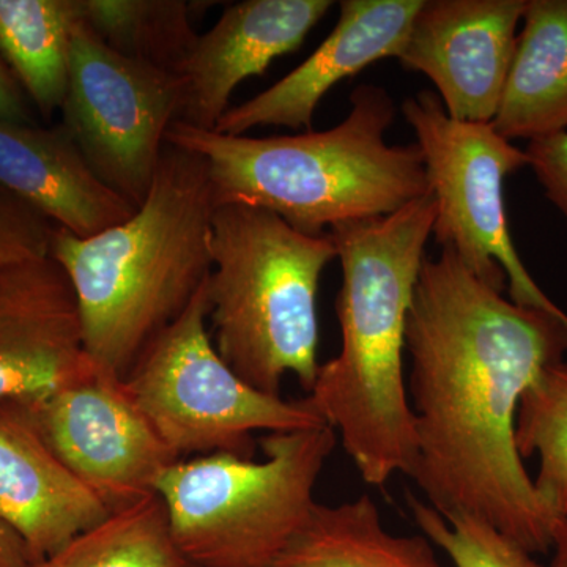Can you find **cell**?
Segmentation results:
<instances>
[{"mask_svg":"<svg viewBox=\"0 0 567 567\" xmlns=\"http://www.w3.org/2000/svg\"><path fill=\"white\" fill-rule=\"evenodd\" d=\"M274 567H446L425 536L388 532L369 494L315 507Z\"/></svg>","mask_w":567,"mask_h":567,"instance_id":"ac0fdd59","label":"cell"},{"mask_svg":"<svg viewBox=\"0 0 567 567\" xmlns=\"http://www.w3.org/2000/svg\"><path fill=\"white\" fill-rule=\"evenodd\" d=\"M516 445L522 458L537 456L533 480L540 503L555 522L567 518V364H550L525 391L518 405Z\"/></svg>","mask_w":567,"mask_h":567,"instance_id":"7402d4cb","label":"cell"},{"mask_svg":"<svg viewBox=\"0 0 567 567\" xmlns=\"http://www.w3.org/2000/svg\"><path fill=\"white\" fill-rule=\"evenodd\" d=\"M395 104L380 85L350 95L349 115L324 132L230 136L174 122L167 144L203 156L215 207L248 204L311 237L380 218L429 194L417 144L390 145Z\"/></svg>","mask_w":567,"mask_h":567,"instance_id":"277c9868","label":"cell"},{"mask_svg":"<svg viewBox=\"0 0 567 567\" xmlns=\"http://www.w3.org/2000/svg\"><path fill=\"white\" fill-rule=\"evenodd\" d=\"M423 0H344L333 31L300 66L240 106L213 132L244 136L257 126L312 128L320 102L336 84L365 66L398 59Z\"/></svg>","mask_w":567,"mask_h":567,"instance_id":"4fadbf2b","label":"cell"},{"mask_svg":"<svg viewBox=\"0 0 567 567\" xmlns=\"http://www.w3.org/2000/svg\"><path fill=\"white\" fill-rule=\"evenodd\" d=\"M183 567H203V566L189 565V563H186V565Z\"/></svg>","mask_w":567,"mask_h":567,"instance_id":"f1b7e54d","label":"cell"},{"mask_svg":"<svg viewBox=\"0 0 567 567\" xmlns=\"http://www.w3.org/2000/svg\"><path fill=\"white\" fill-rule=\"evenodd\" d=\"M524 29L491 125L505 140L536 141L567 128V0H527Z\"/></svg>","mask_w":567,"mask_h":567,"instance_id":"e0dca14e","label":"cell"},{"mask_svg":"<svg viewBox=\"0 0 567 567\" xmlns=\"http://www.w3.org/2000/svg\"><path fill=\"white\" fill-rule=\"evenodd\" d=\"M158 495L111 513L29 567H183Z\"/></svg>","mask_w":567,"mask_h":567,"instance_id":"44dd1931","label":"cell"},{"mask_svg":"<svg viewBox=\"0 0 567 567\" xmlns=\"http://www.w3.org/2000/svg\"><path fill=\"white\" fill-rule=\"evenodd\" d=\"M182 104L181 76L125 58L78 24L61 123L93 173L136 208L151 192Z\"/></svg>","mask_w":567,"mask_h":567,"instance_id":"9c48e42d","label":"cell"},{"mask_svg":"<svg viewBox=\"0 0 567 567\" xmlns=\"http://www.w3.org/2000/svg\"><path fill=\"white\" fill-rule=\"evenodd\" d=\"M525 153L547 199L567 219V130L529 141Z\"/></svg>","mask_w":567,"mask_h":567,"instance_id":"d4e9b609","label":"cell"},{"mask_svg":"<svg viewBox=\"0 0 567 567\" xmlns=\"http://www.w3.org/2000/svg\"><path fill=\"white\" fill-rule=\"evenodd\" d=\"M402 114L423 153L436 245L456 254L481 281L507 289L514 303L567 319L532 278L511 238L505 182L528 166L527 153L491 123L454 121L434 92L406 99Z\"/></svg>","mask_w":567,"mask_h":567,"instance_id":"ba28073f","label":"cell"},{"mask_svg":"<svg viewBox=\"0 0 567 567\" xmlns=\"http://www.w3.org/2000/svg\"><path fill=\"white\" fill-rule=\"evenodd\" d=\"M0 186L80 238L132 218L136 207L93 173L69 130L0 121Z\"/></svg>","mask_w":567,"mask_h":567,"instance_id":"2e32d148","label":"cell"},{"mask_svg":"<svg viewBox=\"0 0 567 567\" xmlns=\"http://www.w3.org/2000/svg\"><path fill=\"white\" fill-rule=\"evenodd\" d=\"M406 505L423 535L454 567H539L532 554L487 522L466 514L443 516L410 492Z\"/></svg>","mask_w":567,"mask_h":567,"instance_id":"603a6c76","label":"cell"},{"mask_svg":"<svg viewBox=\"0 0 567 567\" xmlns=\"http://www.w3.org/2000/svg\"><path fill=\"white\" fill-rule=\"evenodd\" d=\"M55 226L0 186V265L50 256Z\"/></svg>","mask_w":567,"mask_h":567,"instance_id":"cb8c5ba5","label":"cell"},{"mask_svg":"<svg viewBox=\"0 0 567 567\" xmlns=\"http://www.w3.org/2000/svg\"><path fill=\"white\" fill-rule=\"evenodd\" d=\"M24 402L52 453L111 513L156 495L159 477L182 461L142 415L123 380L102 368Z\"/></svg>","mask_w":567,"mask_h":567,"instance_id":"30bf717a","label":"cell"},{"mask_svg":"<svg viewBox=\"0 0 567 567\" xmlns=\"http://www.w3.org/2000/svg\"><path fill=\"white\" fill-rule=\"evenodd\" d=\"M264 461L210 454L178 461L156 483L175 547L189 565L274 567L315 513L338 445L328 424L271 432Z\"/></svg>","mask_w":567,"mask_h":567,"instance_id":"8992f818","label":"cell"},{"mask_svg":"<svg viewBox=\"0 0 567 567\" xmlns=\"http://www.w3.org/2000/svg\"><path fill=\"white\" fill-rule=\"evenodd\" d=\"M210 254L208 319L223 360L265 394L281 395L287 374L309 393L320 369V278L338 259L331 235L298 233L254 205H218Z\"/></svg>","mask_w":567,"mask_h":567,"instance_id":"5b68a950","label":"cell"},{"mask_svg":"<svg viewBox=\"0 0 567 567\" xmlns=\"http://www.w3.org/2000/svg\"><path fill=\"white\" fill-rule=\"evenodd\" d=\"M207 282L185 312L123 379L126 393L178 457L233 454L254 458L257 432H289L324 424L303 401L265 394L223 360L207 330Z\"/></svg>","mask_w":567,"mask_h":567,"instance_id":"52a82bcc","label":"cell"},{"mask_svg":"<svg viewBox=\"0 0 567 567\" xmlns=\"http://www.w3.org/2000/svg\"><path fill=\"white\" fill-rule=\"evenodd\" d=\"M96 368L61 265L51 256L0 265V401H37Z\"/></svg>","mask_w":567,"mask_h":567,"instance_id":"7c38bea8","label":"cell"},{"mask_svg":"<svg viewBox=\"0 0 567 567\" xmlns=\"http://www.w3.org/2000/svg\"><path fill=\"white\" fill-rule=\"evenodd\" d=\"M550 551V567H567V518L559 520L555 527Z\"/></svg>","mask_w":567,"mask_h":567,"instance_id":"83f0119b","label":"cell"},{"mask_svg":"<svg viewBox=\"0 0 567 567\" xmlns=\"http://www.w3.org/2000/svg\"><path fill=\"white\" fill-rule=\"evenodd\" d=\"M32 563L35 558L24 540L0 522V567H29Z\"/></svg>","mask_w":567,"mask_h":567,"instance_id":"4316f807","label":"cell"},{"mask_svg":"<svg viewBox=\"0 0 567 567\" xmlns=\"http://www.w3.org/2000/svg\"><path fill=\"white\" fill-rule=\"evenodd\" d=\"M81 21V0H0V58L43 118L65 102Z\"/></svg>","mask_w":567,"mask_h":567,"instance_id":"d6986e66","label":"cell"},{"mask_svg":"<svg viewBox=\"0 0 567 567\" xmlns=\"http://www.w3.org/2000/svg\"><path fill=\"white\" fill-rule=\"evenodd\" d=\"M193 11L185 0H81L82 22L107 47L174 74L199 39Z\"/></svg>","mask_w":567,"mask_h":567,"instance_id":"ffe728a7","label":"cell"},{"mask_svg":"<svg viewBox=\"0 0 567 567\" xmlns=\"http://www.w3.org/2000/svg\"><path fill=\"white\" fill-rule=\"evenodd\" d=\"M32 103L0 58V121L37 125Z\"/></svg>","mask_w":567,"mask_h":567,"instance_id":"484cf974","label":"cell"},{"mask_svg":"<svg viewBox=\"0 0 567 567\" xmlns=\"http://www.w3.org/2000/svg\"><path fill=\"white\" fill-rule=\"evenodd\" d=\"M333 6L331 0H246L227 7L178 70L183 104L177 122L213 132L230 110L235 89L297 51Z\"/></svg>","mask_w":567,"mask_h":567,"instance_id":"5bb4252c","label":"cell"},{"mask_svg":"<svg viewBox=\"0 0 567 567\" xmlns=\"http://www.w3.org/2000/svg\"><path fill=\"white\" fill-rule=\"evenodd\" d=\"M210 177L203 156L166 144L132 218L89 238L55 227L50 256L73 287L93 363L125 379L212 274Z\"/></svg>","mask_w":567,"mask_h":567,"instance_id":"3957f363","label":"cell"},{"mask_svg":"<svg viewBox=\"0 0 567 567\" xmlns=\"http://www.w3.org/2000/svg\"><path fill=\"white\" fill-rule=\"evenodd\" d=\"M111 511L52 453L24 401H0V522L35 561L50 557Z\"/></svg>","mask_w":567,"mask_h":567,"instance_id":"9a60e30c","label":"cell"},{"mask_svg":"<svg viewBox=\"0 0 567 567\" xmlns=\"http://www.w3.org/2000/svg\"><path fill=\"white\" fill-rule=\"evenodd\" d=\"M527 0H423L398 61L436 87L458 122L494 121Z\"/></svg>","mask_w":567,"mask_h":567,"instance_id":"8fae6325","label":"cell"},{"mask_svg":"<svg viewBox=\"0 0 567 567\" xmlns=\"http://www.w3.org/2000/svg\"><path fill=\"white\" fill-rule=\"evenodd\" d=\"M410 477L440 514H466L528 554L551 548L554 520L518 454L522 395L565 361L567 319L525 308L473 275L456 254L425 257L409 322Z\"/></svg>","mask_w":567,"mask_h":567,"instance_id":"6da1fadb","label":"cell"},{"mask_svg":"<svg viewBox=\"0 0 567 567\" xmlns=\"http://www.w3.org/2000/svg\"><path fill=\"white\" fill-rule=\"evenodd\" d=\"M435 215L429 193L391 215L341 223L328 233L342 267L336 305L341 350L320 364L305 402L334 429L369 486L412 475L416 462L405 336Z\"/></svg>","mask_w":567,"mask_h":567,"instance_id":"7a4b0ae2","label":"cell"}]
</instances>
